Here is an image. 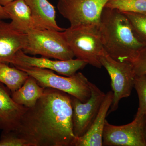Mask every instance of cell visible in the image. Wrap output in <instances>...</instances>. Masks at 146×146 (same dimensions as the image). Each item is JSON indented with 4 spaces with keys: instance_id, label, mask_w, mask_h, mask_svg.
I'll use <instances>...</instances> for the list:
<instances>
[{
    "instance_id": "1",
    "label": "cell",
    "mask_w": 146,
    "mask_h": 146,
    "mask_svg": "<svg viewBox=\"0 0 146 146\" xmlns=\"http://www.w3.org/2000/svg\"><path fill=\"white\" fill-rule=\"evenodd\" d=\"M33 146H74L71 96L57 89L45 88L33 107L27 108L17 129Z\"/></svg>"
},
{
    "instance_id": "2",
    "label": "cell",
    "mask_w": 146,
    "mask_h": 146,
    "mask_svg": "<svg viewBox=\"0 0 146 146\" xmlns=\"http://www.w3.org/2000/svg\"><path fill=\"white\" fill-rule=\"evenodd\" d=\"M98 29L105 51L117 61L132 63L146 44L125 14L117 9L104 7Z\"/></svg>"
},
{
    "instance_id": "3",
    "label": "cell",
    "mask_w": 146,
    "mask_h": 146,
    "mask_svg": "<svg viewBox=\"0 0 146 146\" xmlns=\"http://www.w3.org/2000/svg\"><path fill=\"white\" fill-rule=\"evenodd\" d=\"M75 57L94 67H102L100 57L106 53L98 26H80L62 31Z\"/></svg>"
},
{
    "instance_id": "4",
    "label": "cell",
    "mask_w": 146,
    "mask_h": 146,
    "mask_svg": "<svg viewBox=\"0 0 146 146\" xmlns=\"http://www.w3.org/2000/svg\"><path fill=\"white\" fill-rule=\"evenodd\" d=\"M34 78L44 88L57 89L86 102L91 97L89 81L82 73H76L70 76H62L53 71L34 67H16Z\"/></svg>"
},
{
    "instance_id": "5",
    "label": "cell",
    "mask_w": 146,
    "mask_h": 146,
    "mask_svg": "<svg viewBox=\"0 0 146 146\" xmlns=\"http://www.w3.org/2000/svg\"><path fill=\"white\" fill-rule=\"evenodd\" d=\"M27 34V46L23 50L26 54L39 55L42 57L63 60H70L75 57L62 31L33 29Z\"/></svg>"
},
{
    "instance_id": "6",
    "label": "cell",
    "mask_w": 146,
    "mask_h": 146,
    "mask_svg": "<svg viewBox=\"0 0 146 146\" xmlns=\"http://www.w3.org/2000/svg\"><path fill=\"white\" fill-rule=\"evenodd\" d=\"M100 62L102 66L107 71L111 79L113 98L108 112L109 114L118 109L119 103L122 99L130 96L136 75L131 62L117 61L106 53L100 57Z\"/></svg>"
},
{
    "instance_id": "7",
    "label": "cell",
    "mask_w": 146,
    "mask_h": 146,
    "mask_svg": "<svg viewBox=\"0 0 146 146\" xmlns=\"http://www.w3.org/2000/svg\"><path fill=\"white\" fill-rule=\"evenodd\" d=\"M109 0H58L57 8L71 27L99 26L104 9Z\"/></svg>"
},
{
    "instance_id": "8",
    "label": "cell",
    "mask_w": 146,
    "mask_h": 146,
    "mask_svg": "<svg viewBox=\"0 0 146 146\" xmlns=\"http://www.w3.org/2000/svg\"><path fill=\"white\" fill-rule=\"evenodd\" d=\"M145 116L136 114L131 123L123 125H112L106 120L102 146H146L144 136Z\"/></svg>"
},
{
    "instance_id": "9",
    "label": "cell",
    "mask_w": 146,
    "mask_h": 146,
    "mask_svg": "<svg viewBox=\"0 0 146 146\" xmlns=\"http://www.w3.org/2000/svg\"><path fill=\"white\" fill-rule=\"evenodd\" d=\"M89 84L91 95L87 101L83 102L70 96L73 132L76 138L83 136L91 126L106 94L92 82H89Z\"/></svg>"
},
{
    "instance_id": "10",
    "label": "cell",
    "mask_w": 146,
    "mask_h": 146,
    "mask_svg": "<svg viewBox=\"0 0 146 146\" xmlns=\"http://www.w3.org/2000/svg\"><path fill=\"white\" fill-rule=\"evenodd\" d=\"M10 64L15 67H34L54 71L60 74L70 76L87 65L85 61L76 59L52 60L48 58L31 56L20 50L16 53Z\"/></svg>"
},
{
    "instance_id": "11",
    "label": "cell",
    "mask_w": 146,
    "mask_h": 146,
    "mask_svg": "<svg viewBox=\"0 0 146 146\" xmlns=\"http://www.w3.org/2000/svg\"><path fill=\"white\" fill-rule=\"evenodd\" d=\"M27 45V33L16 30L10 23L0 20V62L10 63L16 53L23 50Z\"/></svg>"
},
{
    "instance_id": "12",
    "label": "cell",
    "mask_w": 146,
    "mask_h": 146,
    "mask_svg": "<svg viewBox=\"0 0 146 146\" xmlns=\"http://www.w3.org/2000/svg\"><path fill=\"white\" fill-rule=\"evenodd\" d=\"M10 92L0 82V129L2 131L16 130L27 109L15 102Z\"/></svg>"
},
{
    "instance_id": "13",
    "label": "cell",
    "mask_w": 146,
    "mask_h": 146,
    "mask_svg": "<svg viewBox=\"0 0 146 146\" xmlns=\"http://www.w3.org/2000/svg\"><path fill=\"white\" fill-rule=\"evenodd\" d=\"M112 91L106 94L104 100L94 122L87 131L81 137L76 138L74 146H102L106 117L113 101Z\"/></svg>"
},
{
    "instance_id": "14",
    "label": "cell",
    "mask_w": 146,
    "mask_h": 146,
    "mask_svg": "<svg viewBox=\"0 0 146 146\" xmlns=\"http://www.w3.org/2000/svg\"><path fill=\"white\" fill-rule=\"evenodd\" d=\"M29 6L33 17L39 29L63 31L65 29L58 25L55 7L48 0H25Z\"/></svg>"
},
{
    "instance_id": "15",
    "label": "cell",
    "mask_w": 146,
    "mask_h": 146,
    "mask_svg": "<svg viewBox=\"0 0 146 146\" xmlns=\"http://www.w3.org/2000/svg\"><path fill=\"white\" fill-rule=\"evenodd\" d=\"M3 7L11 20L10 24L13 28L25 33L37 29L31 10L25 0H15Z\"/></svg>"
},
{
    "instance_id": "16",
    "label": "cell",
    "mask_w": 146,
    "mask_h": 146,
    "mask_svg": "<svg viewBox=\"0 0 146 146\" xmlns=\"http://www.w3.org/2000/svg\"><path fill=\"white\" fill-rule=\"evenodd\" d=\"M45 88L39 85L36 80L29 76L23 85L11 93L12 98L16 103L27 108L33 107L42 96Z\"/></svg>"
},
{
    "instance_id": "17",
    "label": "cell",
    "mask_w": 146,
    "mask_h": 146,
    "mask_svg": "<svg viewBox=\"0 0 146 146\" xmlns=\"http://www.w3.org/2000/svg\"><path fill=\"white\" fill-rule=\"evenodd\" d=\"M29 76L25 71L11 67L8 63L0 62V82L4 84L11 93L19 89Z\"/></svg>"
},
{
    "instance_id": "18",
    "label": "cell",
    "mask_w": 146,
    "mask_h": 146,
    "mask_svg": "<svg viewBox=\"0 0 146 146\" xmlns=\"http://www.w3.org/2000/svg\"><path fill=\"white\" fill-rule=\"evenodd\" d=\"M105 7L121 12L146 13V0H109Z\"/></svg>"
},
{
    "instance_id": "19",
    "label": "cell",
    "mask_w": 146,
    "mask_h": 146,
    "mask_svg": "<svg viewBox=\"0 0 146 146\" xmlns=\"http://www.w3.org/2000/svg\"><path fill=\"white\" fill-rule=\"evenodd\" d=\"M133 88L136 89L139 99V107L136 114L146 115V75H136Z\"/></svg>"
},
{
    "instance_id": "20",
    "label": "cell",
    "mask_w": 146,
    "mask_h": 146,
    "mask_svg": "<svg viewBox=\"0 0 146 146\" xmlns=\"http://www.w3.org/2000/svg\"><path fill=\"white\" fill-rule=\"evenodd\" d=\"M0 146H33L30 142L15 131H2Z\"/></svg>"
},
{
    "instance_id": "21",
    "label": "cell",
    "mask_w": 146,
    "mask_h": 146,
    "mask_svg": "<svg viewBox=\"0 0 146 146\" xmlns=\"http://www.w3.org/2000/svg\"><path fill=\"white\" fill-rule=\"evenodd\" d=\"M123 12L127 17L136 32L146 41V13Z\"/></svg>"
},
{
    "instance_id": "22",
    "label": "cell",
    "mask_w": 146,
    "mask_h": 146,
    "mask_svg": "<svg viewBox=\"0 0 146 146\" xmlns=\"http://www.w3.org/2000/svg\"><path fill=\"white\" fill-rule=\"evenodd\" d=\"M136 75H146V44L132 62Z\"/></svg>"
},
{
    "instance_id": "23",
    "label": "cell",
    "mask_w": 146,
    "mask_h": 146,
    "mask_svg": "<svg viewBox=\"0 0 146 146\" xmlns=\"http://www.w3.org/2000/svg\"><path fill=\"white\" fill-rule=\"evenodd\" d=\"M6 19H9V16L5 11L3 7L0 5V20Z\"/></svg>"
},
{
    "instance_id": "24",
    "label": "cell",
    "mask_w": 146,
    "mask_h": 146,
    "mask_svg": "<svg viewBox=\"0 0 146 146\" xmlns=\"http://www.w3.org/2000/svg\"><path fill=\"white\" fill-rule=\"evenodd\" d=\"M14 1H15V0H0V5L3 6H4L5 5H6L7 4L9 3Z\"/></svg>"
},
{
    "instance_id": "25",
    "label": "cell",
    "mask_w": 146,
    "mask_h": 146,
    "mask_svg": "<svg viewBox=\"0 0 146 146\" xmlns=\"http://www.w3.org/2000/svg\"><path fill=\"white\" fill-rule=\"evenodd\" d=\"M144 136L146 143V115L145 116V125H144Z\"/></svg>"
}]
</instances>
